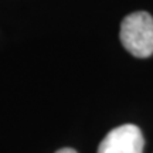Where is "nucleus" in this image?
Instances as JSON below:
<instances>
[{
  "label": "nucleus",
  "mask_w": 153,
  "mask_h": 153,
  "mask_svg": "<svg viewBox=\"0 0 153 153\" xmlns=\"http://www.w3.org/2000/svg\"><path fill=\"white\" fill-rule=\"evenodd\" d=\"M145 139L136 125L126 123L115 128L99 143L98 153H143Z\"/></svg>",
  "instance_id": "obj_2"
},
{
  "label": "nucleus",
  "mask_w": 153,
  "mask_h": 153,
  "mask_svg": "<svg viewBox=\"0 0 153 153\" xmlns=\"http://www.w3.org/2000/svg\"><path fill=\"white\" fill-rule=\"evenodd\" d=\"M120 41L132 55L148 58L153 54V17L146 11L131 13L120 23Z\"/></svg>",
  "instance_id": "obj_1"
},
{
  "label": "nucleus",
  "mask_w": 153,
  "mask_h": 153,
  "mask_svg": "<svg viewBox=\"0 0 153 153\" xmlns=\"http://www.w3.org/2000/svg\"><path fill=\"white\" fill-rule=\"evenodd\" d=\"M55 153H76L74 149H71V148H62V149H60L58 152H55Z\"/></svg>",
  "instance_id": "obj_3"
}]
</instances>
